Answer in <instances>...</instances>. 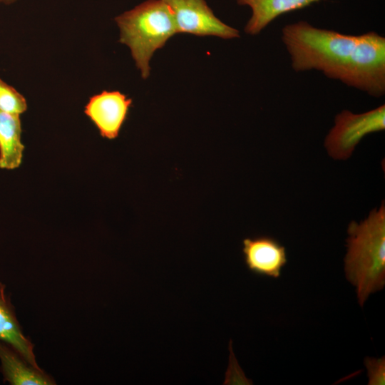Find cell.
I'll list each match as a JSON object with an SVG mask.
<instances>
[{
	"label": "cell",
	"mask_w": 385,
	"mask_h": 385,
	"mask_svg": "<svg viewBox=\"0 0 385 385\" xmlns=\"http://www.w3.org/2000/svg\"><path fill=\"white\" fill-rule=\"evenodd\" d=\"M344 272L355 287L362 307L369 295L385 285V205L372 210L368 217L347 228Z\"/></svg>",
	"instance_id": "6da1fadb"
},
{
	"label": "cell",
	"mask_w": 385,
	"mask_h": 385,
	"mask_svg": "<svg viewBox=\"0 0 385 385\" xmlns=\"http://www.w3.org/2000/svg\"><path fill=\"white\" fill-rule=\"evenodd\" d=\"M356 37L305 21L287 24L282 29V41L295 72L317 71L334 80H338Z\"/></svg>",
	"instance_id": "7a4b0ae2"
},
{
	"label": "cell",
	"mask_w": 385,
	"mask_h": 385,
	"mask_svg": "<svg viewBox=\"0 0 385 385\" xmlns=\"http://www.w3.org/2000/svg\"><path fill=\"white\" fill-rule=\"evenodd\" d=\"M119 42L127 45L143 78L150 75L155 53L177 34L173 13L163 0H147L115 18Z\"/></svg>",
	"instance_id": "3957f363"
},
{
	"label": "cell",
	"mask_w": 385,
	"mask_h": 385,
	"mask_svg": "<svg viewBox=\"0 0 385 385\" xmlns=\"http://www.w3.org/2000/svg\"><path fill=\"white\" fill-rule=\"evenodd\" d=\"M338 81L374 97L385 93V38L369 31L356 43Z\"/></svg>",
	"instance_id": "277c9868"
},
{
	"label": "cell",
	"mask_w": 385,
	"mask_h": 385,
	"mask_svg": "<svg viewBox=\"0 0 385 385\" xmlns=\"http://www.w3.org/2000/svg\"><path fill=\"white\" fill-rule=\"evenodd\" d=\"M384 129V105L362 113L344 110L335 116L334 125L325 138L324 146L332 158L346 160L364 137Z\"/></svg>",
	"instance_id": "5b68a950"
},
{
	"label": "cell",
	"mask_w": 385,
	"mask_h": 385,
	"mask_svg": "<svg viewBox=\"0 0 385 385\" xmlns=\"http://www.w3.org/2000/svg\"><path fill=\"white\" fill-rule=\"evenodd\" d=\"M170 9L178 33L224 39L240 37L237 29L218 19L205 0H163Z\"/></svg>",
	"instance_id": "8992f818"
},
{
	"label": "cell",
	"mask_w": 385,
	"mask_h": 385,
	"mask_svg": "<svg viewBox=\"0 0 385 385\" xmlns=\"http://www.w3.org/2000/svg\"><path fill=\"white\" fill-rule=\"evenodd\" d=\"M131 105L132 99L120 91H103L89 98L84 113L103 138L113 140L118 136Z\"/></svg>",
	"instance_id": "52a82bcc"
},
{
	"label": "cell",
	"mask_w": 385,
	"mask_h": 385,
	"mask_svg": "<svg viewBox=\"0 0 385 385\" xmlns=\"http://www.w3.org/2000/svg\"><path fill=\"white\" fill-rule=\"evenodd\" d=\"M242 254L247 268L252 273L273 278L280 277L287 262V252L276 239L269 236L245 238Z\"/></svg>",
	"instance_id": "ba28073f"
},
{
	"label": "cell",
	"mask_w": 385,
	"mask_h": 385,
	"mask_svg": "<svg viewBox=\"0 0 385 385\" xmlns=\"http://www.w3.org/2000/svg\"><path fill=\"white\" fill-rule=\"evenodd\" d=\"M0 341L20 354L29 364L42 370L36 361L34 344L23 333L13 305L5 292V285L0 282Z\"/></svg>",
	"instance_id": "9c48e42d"
},
{
	"label": "cell",
	"mask_w": 385,
	"mask_h": 385,
	"mask_svg": "<svg viewBox=\"0 0 385 385\" xmlns=\"http://www.w3.org/2000/svg\"><path fill=\"white\" fill-rule=\"evenodd\" d=\"M241 6L251 9V16L245 26V33L260 34L278 16L303 9L321 0H235Z\"/></svg>",
	"instance_id": "30bf717a"
},
{
	"label": "cell",
	"mask_w": 385,
	"mask_h": 385,
	"mask_svg": "<svg viewBox=\"0 0 385 385\" xmlns=\"http://www.w3.org/2000/svg\"><path fill=\"white\" fill-rule=\"evenodd\" d=\"M1 369L4 381L11 385H53L55 381L43 370L29 364L20 354L0 341Z\"/></svg>",
	"instance_id": "8fae6325"
},
{
	"label": "cell",
	"mask_w": 385,
	"mask_h": 385,
	"mask_svg": "<svg viewBox=\"0 0 385 385\" xmlns=\"http://www.w3.org/2000/svg\"><path fill=\"white\" fill-rule=\"evenodd\" d=\"M20 115L0 110V169L18 168L23 159Z\"/></svg>",
	"instance_id": "7c38bea8"
},
{
	"label": "cell",
	"mask_w": 385,
	"mask_h": 385,
	"mask_svg": "<svg viewBox=\"0 0 385 385\" xmlns=\"http://www.w3.org/2000/svg\"><path fill=\"white\" fill-rule=\"evenodd\" d=\"M0 110L19 115L27 110L26 98L14 87L0 78Z\"/></svg>",
	"instance_id": "4fadbf2b"
},
{
	"label": "cell",
	"mask_w": 385,
	"mask_h": 385,
	"mask_svg": "<svg viewBox=\"0 0 385 385\" xmlns=\"http://www.w3.org/2000/svg\"><path fill=\"white\" fill-rule=\"evenodd\" d=\"M364 364L367 369L369 385L385 384V359L384 356L376 359L366 357Z\"/></svg>",
	"instance_id": "5bb4252c"
},
{
	"label": "cell",
	"mask_w": 385,
	"mask_h": 385,
	"mask_svg": "<svg viewBox=\"0 0 385 385\" xmlns=\"http://www.w3.org/2000/svg\"><path fill=\"white\" fill-rule=\"evenodd\" d=\"M18 0H0V4H10L16 2Z\"/></svg>",
	"instance_id": "9a60e30c"
}]
</instances>
